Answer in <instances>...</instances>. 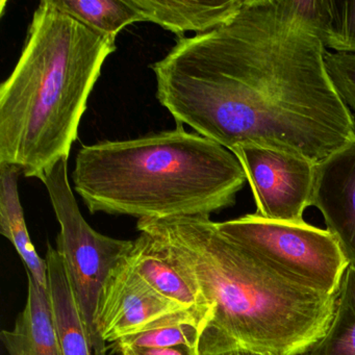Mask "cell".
Segmentation results:
<instances>
[{"instance_id": "cell-2", "label": "cell", "mask_w": 355, "mask_h": 355, "mask_svg": "<svg viewBox=\"0 0 355 355\" xmlns=\"http://www.w3.org/2000/svg\"><path fill=\"white\" fill-rule=\"evenodd\" d=\"M137 228L153 236L207 302L201 355L238 349L305 355L327 332L338 294L277 273L222 236L209 217L140 219Z\"/></svg>"}, {"instance_id": "cell-13", "label": "cell", "mask_w": 355, "mask_h": 355, "mask_svg": "<svg viewBox=\"0 0 355 355\" xmlns=\"http://www.w3.org/2000/svg\"><path fill=\"white\" fill-rule=\"evenodd\" d=\"M28 300L12 330L1 331L9 355H61L49 290L28 272Z\"/></svg>"}, {"instance_id": "cell-12", "label": "cell", "mask_w": 355, "mask_h": 355, "mask_svg": "<svg viewBox=\"0 0 355 355\" xmlns=\"http://www.w3.org/2000/svg\"><path fill=\"white\" fill-rule=\"evenodd\" d=\"M145 22H153L182 38L216 30L232 19L245 0H132Z\"/></svg>"}, {"instance_id": "cell-3", "label": "cell", "mask_w": 355, "mask_h": 355, "mask_svg": "<svg viewBox=\"0 0 355 355\" xmlns=\"http://www.w3.org/2000/svg\"><path fill=\"white\" fill-rule=\"evenodd\" d=\"M116 49V40L42 0L19 60L0 87V164L41 180L68 159L89 96Z\"/></svg>"}, {"instance_id": "cell-16", "label": "cell", "mask_w": 355, "mask_h": 355, "mask_svg": "<svg viewBox=\"0 0 355 355\" xmlns=\"http://www.w3.org/2000/svg\"><path fill=\"white\" fill-rule=\"evenodd\" d=\"M305 355H355V266L345 272L327 332Z\"/></svg>"}, {"instance_id": "cell-10", "label": "cell", "mask_w": 355, "mask_h": 355, "mask_svg": "<svg viewBox=\"0 0 355 355\" xmlns=\"http://www.w3.org/2000/svg\"><path fill=\"white\" fill-rule=\"evenodd\" d=\"M126 261L153 290L198 315L205 327L209 319L207 302L196 286L166 257L150 234L140 232Z\"/></svg>"}, {"instance_id": "cell-18", "label": "cell", "mask_w": 355, "mask_h": 355, "mask_svg": "<svg viewBox=\"0 0 355 355\" xmlns=\"http://www.w3.org/2000/svg\"><path fill=\"white\" fill-rule=\"evenodd\" d=\"M331 18L324 37L325 49L355 55V0H330Z\"/></svg>"}, {"instance_id": "cell-1", "label": "cell", "mask_w": 355, "mask_h": 355, "mask_svg": "<svg viewBox=\"0 0 355 355\" xmlns=\"http://www.w3.org/2000/svg\"><path fill=\"white\" fill-rule=\"evenodd\" d=\"M325 53L282 0H245L223 26L178 38L150 67L178 124L230 151L267 147L319 163L355 138Z\"/></svg>"}, {"instance_id": "cell-7", "label": "cell", "mask_w": 355, "mask_h": 355, "mask_svg": "<svg viewBox=\"0 0 355 355\" xmlns=\"http://www.w3.org/2000/svg\"><path fill=\"white\" fill-rule=\"evenodd\" d=\"M195 323L198 315L164 298L126 259L107 277L97 303L95 327L105 344L171 324Z\"/></svg>"}, {"instance_id": "cell-4", "label": "cell", "mask_w": 355, "mask_h": 355, "mask_svg": "<svg viewBox=\"0 0 355 355\" xmlns=\"http://www.w3.org/2000/svg\"><path fill=\"white\" fill-rule=\"evenodd\" d=\"M246 182L232 151L182 124L83 146L72 171L74 191L91 214L138 220L209 217L236 205Z\"/></svg>"}, {"instance_id": "cell-14", "label": "cell", "mask_w": 355, "mask_h": 355, "mask_svg": "<svg viewBox=\"0 0 355 355\" xmlns=\"http://www.w3.org/2000/svg\"><path fill=\"white\" fill-rule=\"evenodd\" d=\"M18 168L0 164V234L15 247L28 273L49 290V268L31 240L18 191Z\"/></svg>"}, {"instance_id": "cell-9", "label": "cell", "mask_w": 355, "mask_h": 355, "mask_svg": "<svg viewBox=\"0 0 355 355\" xmlns=\"http://www.w3.org/2000/svg\"><path fill=\"white\" fill-rule=\"evenodd\" d=\"M311 207L355 266V138L315 164Z\"/></svg>"}, {"instance_id": "cell-17", "label": "cell", "mask_w": 355, "mask_h": 355, "mask_svg": "<svg viewBox=\"0 0 355 355\" xmlns=\"http://www.w3.org/2000/svg\"><path fill=\"white\" fill-rule=\"evenodd\" d=\"M202 327L195 323L171 324L148 331L140 332L112 344L111 348L139 347V348H165V347H200ZM200 349V348H199Z\"/></svg>"}, {"instance_id": "cell-6", "label": "cell", "mask_w": 355, "mask_h": 355, "mask_svg": "<svg viewBox=\"0 0 355 355\" xmlns=\"http://www.w3.org/2000/svg\"><path fill=\"white\" fill-rule=\"evenodd\" d=\"M41 182L46 187L61 227L57 251L63 259L76 302L89 331L105 344L95 327L99 295L114 269L128 257L134 241L105 236L85 220L68 180V159L60 161Z\"/></svg>"}, {"instance_id": "cell-5", "label": "cell", "mask_w": 355, "mask_h": 355, "mask_svg": "<svg viewBox=\"0 0 355 355\" xmlns=\"http://www.w3.org/2000/svg\"><path fill=\"white\" fill-rule=\"evenodd\" d=\"M228 241L277 273L327 295H336L348 259L327 230L311 224L286 223L248 214L216 222Z\"/></svg>"}, {"instance_id": "cell-11", "label": "cell", "mask_w": 355, "mask_h": 355, "mask_svg": "<svg viewBox=\"0 0 355 355\" xmlns=\"http://www.w3.org/2000/svg\"><path fill=\"white\" fill-rule=\"evenodd\" d=\"M45 259L61 355H107V345L94 338L87 327L57 249L49 245Z\"/></svg>"}, {"instance_id": "cell-8", "label": "cell", "mask_w": 355, "mask_h": 355, "mask_svg": "<svg viewBox=\"0 0 355 355\" xmlns=\"http://www.w3.org/2000/svg\"><path fill=\"white\" fill-rule=\"evenodd\" d=\"M244 168L254 196L255 215L271 221L303 223L311 207L315 164L277 149L242 146L232 151Z\"/></svg>"}, {"instance_id": "cell-19", "label": "cell", "mask_w": 355, "mask_h": 355, "mask_svg": "<svg viewBox=\"0 0 355 355\" xmlns=\"http://www.w3.org/2000/svg\"><path fill=\"white\" fill-rule=\"evenodd\" d=\"M324 63L334 90L355 119V55L326 51Z\"/></svg>"}, {"instance_id": "cell-15", "label": "cell", "mask_w": 355, "mask_h": 355, "mask_svg": "<svg viewBox=\"0 0 355 355\" xmlns=\"http://www.w3.org/2000/svg\"><path fill=\"white\" fill-rule=\"evenodd\" d=\"M53 5L99 36L116 40L126 26L145 22L132 0H51Z\"/></svg>"}, {"instance_id": "cell-21", "label": "cell", "mask_w": 355, "mask_h": 355, "mask_svg": "<svg viewBox=\"0 0 355 355\" xmlns=\"http://www.w3.org/2000/svg\"><path fill=\"white\" fill-rule=\"evenodd\" d=\"M222 355H272L270 353L261 352V351L250 350V349H238V350L230 351Z\"/></svg>"}, {"instance_id": "cell-20", "label": "cell", "mask_w": 355, "mask_h": 355, "mask_svg": "<svg viewBox=\"0 0 355 355\" xmlns=\"http://www.w3.org/2000/svg\"><path fill=\"white\" fill-rule=\"evenodd\" d=\"M120 355H201L200 349L192 347H165V348H139L121 347L114 349Z\"/></svg>"}]
</instances>
